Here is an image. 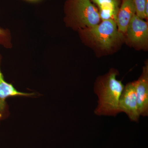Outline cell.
<instances>
[{
    "mask_svg": "<svg viewBox=\"0 0 148 148\" xmlns=\"http://www.w3.org/2000/svg\"><path fill=\"white\" fill-rule=\"evenodd\" d=\"M117 73L112 71L96 82L94 92L98 97L94 113L100 116H114L120 113V98L124 86L117 79Z\"/></svg>",
    "mask_w": 148,
    "mask_h": 148,
    "instance_id": "cell-1",
    "label": "cell"
},
{
    "mask_svg": "<svg viewBox=\"0 0 148 148\" xmlns=\"http://www.w3.org/2000/svg\"><path fill=\"white\" fill-rule=\"evenodd\" d=\"M67 20L81 28H90L100 23L98 9L90 0H68L65 5Z\"/></svg>",
    "mask_w": 148,
    "mask_h": 148,
    "instance_id": "cell-2",
    "label": "cell"
},
{
    "mask_svg": "<svg viewBox=\"0 0 148 148\" xmlns=\"http://www.w3.org/2000/svg\"><path fill=\"white\" fill-rule=\"evenodd\" d=\"M83 32L97 46L106 50L110 49L123 36L112 19L102 21L94 27L84 29Z\"/></svg>",
    "mask_w": 148,
    "mask_h": 148,
    "instance_id": "cell-3",
    "label": "cell"
},
{
    "mask_svg": "<svg viewBox=\"0 0 148 148\" xmlns=\"http://www.w3.org/2000/svg\"><path fill=\"white\" fill-rule=\"evenodd\" d=\"M120 113H125L131 121L138 122L140 117L139 113L134 82L124 86L119 102Z\"/></svg>",
    "mask_w": 148,
    "mask_h": 148,
    "instance_id": "cell-4",
    "label": "cell"
},
{
    "mask_svg": "<svg viewBox=\"0 0 148 148\" xmlns=\"http://www.w3.org/2000/svg\"><path fill=\"white\" fill-rule=\"evenodd\" d=\"M1 56L0 55V121L6 119L9 116V107L6 100L9 97H33L35 93L20 92L14 86L13 84L6 81L1 69Z\"/></svg>",
    "mask_w": 148,
    "mask_h": 148,
    "instance_id": "cell-5",
    "label": "cell"
},
{
    "mask_svg": "<svg viewBox=\"0 0 148 148\" xmlns=\"http://www.w3.org/2000/svg\"><path fill=\"white\" fill-rule=\"evenodd\" d=\"M125 33L130 40L135 44L144 46L147 43L148 23L136 14L131 19Z\"/></svg>",
    "mask_w": 148,
    "mask_h": 148,
    "instance_id": "cell-6",
    "label": "cell"
},
{
    "mask_svg": "<svg viewBox=\"0 0 148 148\" xmlns=\"http://www.w3.org/2000/svg\"><path fill=\"white\" fill-rule=\"evenodd\" d=\"M135 84V92L140 116L148 115V67L143 68V73Z\"/></svg>",
    "mask_w": 148,
    "mask_h": 148,
    "instance_id": "cell-7",
    "label": "cell"
},
{
    "mask_svg": "<svg viewBox=\"0 0 148 148\" xmlns=\"http://www.w3.org/2000/svg\"><path fill=\"white\" fill-rule=\"evenodd\" d=\"M135 14L136 10L133 0H122L116 21L120 32L122 34L126 32L128 24Z\"/></svg>",
    "mask_w": 148,
    "mask_h": 148,
    "instance_id": "cell-8",
    "label": "cell"
},
{
    "mask_svg": "<svg viewBox=\"0 0 148 148\" xmlns=\"http://www.w3.org/2000/svg\"><path fill=\"white\" fill-rule=\"evenodd\" d=\"M98 5L102 21L112 19L116 21L119 10V0H91Z\"/></svg>",
    "mask_w": 148,
    "mask_h": 148,
    "instance_id": "cell-9",
    "label": "cell"
},
{
    "mask_svg": "<svg viewBox=\"0 0 148 148\" xmlns=\"http://www.w3.org/2000/svg\"><path fill=\"white\" fill-rule=\"evenodd\" d=\"M0 45L7 48H11L12 47L11 36L8 29H4L0 27Z\"/></svg>",
    "mask_w": 148,
    "mask_h": 148,
    "instance_id": "cell-10",
    "label": "cell"
},
{
    "mask_svg": "<svg viewBox=\"0 0 148 148\" xmlns=\"http://www.w3.org/2000/svg\"><path fill=\"white\" fill-rule=\"evenodd\" d=\"M146 0H133L135 4L136 14L140 18H146L145 7Z\"/></svg>",
    "mask_w": 148,
    "mask_h": 148,
    "instance_id": "cell-11",
    "label": "cell"
},
{
    "mask_svg": "<svg viewBox=\"0 0 148 148\" xmlns=\"http://www.w3.org/2000/svg\"><path fill=\"white\" fill-rule=\"evenodd\" d=\"M24 1H26L28 2L36 3L40 1L41 0H24Z\"/></svg>",
    "mask_w": 148,
    "mask_h": 148,
    "instance_id": "cell-12",
    "label": "cell"
},
{
    "mask_svg": "<svg viewBox=\"0 0 148 148\" xmlns=\"http://www.w3.org/2000/svg\"></svg>",
    "mask_w": 148,
    "mask_h": 148,
    "instance_id": "cell-13",
    "label": "cell"
}]
</instances>
